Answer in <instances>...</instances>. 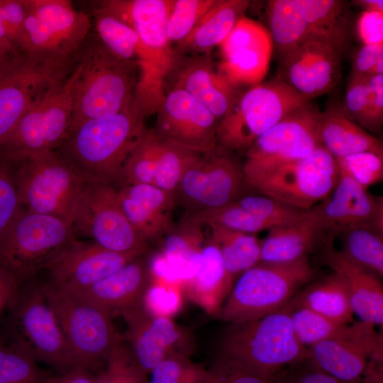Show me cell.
I'll use <instances>...</instances> for the list:
<instances>
[{"mask_svg": "<svg viewBox=\"0 0 383 383\" xmlns=\"http://www.w3.org/2000/svg\"><path fill=\"white\" fill-rule=\"evenodd\" d=\"M0 9L9 41L18 53H22L28 13L25 0H0Z\"/></svg>", "mask_w": 383, "mask_h": 383, "instance_id": "obj_52", "label": "cell"}, {"mask_svg": "<svg viewBox=\"0 0 383 383\" xmlns=\"http://www.w3.org/2000/svg\"><path fill=\"white\" fill-rule=\"evenodd\" d=\"M251 190L243 164L232 153L216 150L201 154L184 171L175 191L176 203L188 213L218 209L238 200Z\"/></svg>", "mask_w": 383, "mask_h": 383, "instance_id": "obj_14", "label": "cell"}, {"mask_svg": "<svg viewBox=\"0 0 383 383\" xmlns=\"http://www.w3.org/2000/svg\"><path fill=\"white\" fill-rule=\"evenodd\" d=\"M235 202L273 228L296 223L305 211L260 194H248Z\"/></svg>", "mask_w": 383, "mask_h": 383, "instance_id": "obj_46", "label": "cell"}, {"mask_svg": "<svg viewBox=\"0 0 383 383\" xmlns=\"http://www.w3.org/2000/svg\"><path fill=\"white\" fill-rule=\"evenodd\" d=\"M233 284L218 247L209 240L201 247L195 274L183 287L184 294L207 313L217 316Z\"/></svg>", "mask_w": 383, "mask_h": 383, "instance_id": "obj_30", "label": "cell"}, {"mask_svg": "<svg viewBox=\"0 0 383 383\" xmlns=\"http://www.w3.org/2000/svg\"><path fill=\"white\" fill-rule=\"evenodd\" d=\"M341 57L326 43L307 40L279 57L277 77L309 101L337 85Z\"/></svg>", "mask_w": 383, "mask_h": 383, "instance_id": "obj_21", "label": "cell"}, {"mask_svg": "<svg viewBox=\"0 0 383 383\" xmlns=\"http://www.w3.org/2000/svg\"><path fill=\"white\" fill-rule=\"evenodd\" d=\"M261 242L262 262H287L308 257L318 245L328 243L315 206L295 223L269 230Z\"/></svg>", "mask_w": 383, "mask_h": 383, "instance_id": "obj_28", "label": "cell"}, {"mask_svg": "<svg viewBox=\"0 0 383 383\" xmlns=\"http://www.w3.org/2000/svg\"><path fill=\"white\" fill-rule=\"evenodd\" d=\"M149 374L147 383H210L209 368L183 355L167 357Z\"/></svg>", "mask_w": 383, "mask_h": 383, "instance_id": "obj_45", "label": "cell"}, {"mask_svg": "<svg viewBox=\"0 0 383 383\" xmlns=\"http://www.w3.org/2000/svg\"><path fill=\"white\" fill-rule=\"evenodd\" d=\"M117 192L123 213L148 245L160 241L174 226V193L152 184L123 185Z\"/></svg>", "mask_w": 383, "mask_h": 383, "instance_id": "obj_24", "label": "cell"}, {"mask_svg": "<svg viewBox=\"0 0 383 383\" xmlns=\"http://www.w3.org/2000/svg\"><path fill=\"white\" fill-rule=\"evenodd\" d=\"M92 371L80 365H75L57 375H46L40 383H93Z\"/></svg>", "mask_w": 383, "mask_h": 383, "instance_id": "obj_59", "label": "cell"}, {"mask_svg": "<svg viewBox=\"0 0 383 383\" xmlns=\"http://www.w3.org/2000/svg\"><path fill=\"white\" fill-rule=\"evenodd\" d=\"M172 1L107 0L97 4L133 29L140 38L132 106L145 119L159 111L167 93V81L181 59L167 35Z\"/></svg>", "mask_w": 383, "mask_h": 383, "instance_id": "obj_1", "label": "cell"}, {"mask_svg": "<svg viewBox=\"0 0 383 383\" xmlns=\"http://www.w3.org/2000/svg\"><path fill=\"white\" fill-rule=\"evenodd\" d=\"M24 34L23 53L43 60L71 65L74 57L67 53L45 25L29 12L25 19Z\"/></svg>", "mask_w": 383, "mask_h": 383, "instance_id": "obj_42", "label": "cell"}, {"mask_svg": "<svg viewBox=\"0 0 383 383\" xmlns=\"http://www.w3.org/2000/svg\"><path fill=\"white\" fill-rule=\"evenodd\" d=\"M72 231L92 239L109 250L146 255L149 245L135 231L120 205L117 189L110 184L87 182L72 221Z\"/></svg>", "mask_w": 383, "mask_h": 383, "instance_id": "obj_13", "label": "cell"}, {"mask_svg": "<svg viewBox=\"0 0 383 383\" xmlns=\"http://www.w3.org/2000/svg\"><path fill=\"white\" fill-rule=\"evenodd\" d=\"M148 379L123 339L112 350L93 383H147Z\"/></svg>", "mask_w": 383, "mask_h": 383, "instance_id": "obj_44", "label": "cell"}, {"mask_svg": "<svg viewBox=\"0 0 383 383\" xmlns=\"http://www.w3.org/2000/svg\"><path fill=\"white\" fill-rule=\"evenodd\" d=\"M367 104L364 129L373 135L383 123V74L366 76Z\"/></svg>", "mask_w": 383, "mask_h": 383, "instance_id": "obj_53", "label": "cell"}, {"mask_svg": "<svg viewBox=\"0 0 383 383\" xmlns=\"http://www.w3.org/2000/svg\"><path fill=\"white\" fill-rule=\"evenodd\" d=\"M249 5L248 0H216L189 34L177 43L178 50L198 55L220 45Z\"/></svg>", "mask_w": 383, "mask_h": 383, "instance_id": "obj_34", "label": "cell"}, {"mask_svg": "<svg viewBox=\"0 0 383 383\" xmlns=\"http://www.w3.org/2000/svg\"><path fill=\"white\" fill-rule=\"evenodd\" d=\"M356 30L362 45L383 43V13L363 11L357 21Z\"/></svg>", "mask_w": 383, "mask_h": 383, "instance_id": "obj_55", "label": "cell"}, {"mask_svg": "<svg viewBox=\"0 0 383 383\" xmlns=\"http://www.w3.org/2000/svg\"><path fill=\"white\" fill-rule=\"evenodd\" d=\"M315 207L330 243L340 233L355 228L368 227L383 233L382 197L372 195L340 170L333 191Z\"/></svg>", "mask_w": 383, "mask_h": 383, "instance_id": "obj_22", "label": "cell"}, {"mask_svg": "<svg viewBox=\"0 0 383 383\" xmlns=\"http://www.w3.org/2000/svg\"><path fill=\"white\" fill-rule=\"evenodd\" d=\"M266 13L269 33L279 57L300 43L314 39L296 0L267 1Z\"/></svg>", "mask_w": 383, "mask_h": 383, "instance_id": "obj_36", "label": "cell"}, {"mask_svg": "<svg viewBox=\"0 0 383 383\" xmlns=\"http://www.w3.org/2000/svg\"><path fill=\"white\" fill-rule=\"evenodd\" d=\"M209 371L210 383H282V372L274 377H265L218 358Z\"/></svg>", "mask_w": 383, "mask_h": 383, "instance_id": "obj_51", "label": "cell"}, {"mask_svg": "<svg viewBox=\"0 0 383 383\" xmlns=\"http://www.w3.org/2000/svg\"><path fill=\"white\" fill-rule=\"evenodd\" d=\"M21 286L11 273L0 267V318L16 300Z\"/></svg>", "mask_w": 383, "mask_h": 383, "instance_id": "obj_57", "label": "cell"}, {"mask_svg": "<svg viewBox=\"0 0 383 383\" xmlns=\"http://www.w3.org/2000/svg\"><path fill=\"white\" fill-rule=\"evenodd\" d=\"M320 112L309 102L260 135L247 149L243 163L245 179L311 153L321 145L316 134Z\"/></svg>", "mask_w": 383, "mask_h": 383, "instance_id": "obj_16", "label": "cell"}, {"mask_svg": "<svg viewBox=\"0 0 383 383\" xmlns=\"http://www.w3.org/2000/svg\"><path fill=\"white\" fill-rule=\"evenodd\" d=\"M180 87L208 109L219 121L231 109L239 92L217 70L208 55L180 59L171 77Z\"/></svg>", "mask_w": 383, "mask_h": 383, "instance_id": "obj_26", "label": "cell"}, {"mask_svg": "<svg viewBox=\"0 0 383 383\" xmlns=\"http://www.w3.org/2000/svg\"><path fill=\"white\" fill-rule=\"evenodd\" d=\"M145 255L130 261L89 287L73 292L111 318L141 306L143 295L152 279Z\"/></svg>", "mask_w": 383, "mask_h": 383, "instance_id": "obj_25", "label": "cell"}, {"mask_svg": "<svg viewBox=\"0 0 383 383\" xmlns=\"http://www.w3.org/2000/svg\"><path fill=\"white\" fill-rule=\"evenodd\" d=\"M142 255L109 250L94 241L74 236L47 263L44 270L55 285L78 292L93 285Z\"/></svg>", "mask_w": 383, "mask_h": 383, "instance_id": "obj_20", "label": "cell"}, {"mask_svg": "<svg viewBox=\"0 0 383 383\" xmlns=\"http://www.w3.org/2000/svg\"><path fill=\"white\" fill-rule=\"evenodd\" d=\"M383 74V58L379 59L372 67L369 75ZM368 76V75H367Z\"/></svg>", "mask_w": 383, "mask_h": 383, "instance_id": "obj_63", "label": "cell"}, {"mask_svg": "<svg viewBox=\"0 0 383 383\" xmlns=\"http://www.w3.org/2000/svg\"><path fill=\"white\" fill-rule=\"evenodd\" d=\"M336 160L340 171L366 189L383 179L382 155L361 152L337 158Z\"/></svg>", "mask_w": 383, "mask_h": 383, "instance_id": "obj_49", "label": "cell"}, {"mask_svg": "<svg viewBox=\"0 0 383 383\" xmlns=\"http://www.w3.org/2000/svg\"><path fill=\"white\" fill-rule=\"evenodd\" d=\"M307 357L308 348L296 339L289 314L279 310L231 323L220 341L217 358L270 377Z\"/></svg>", "mask_w": 383, "mask_h": 383, "instance_id": "obj_3", "label": "cell"}, {"mask_svg": "<svg viewBox=\"0 0 383 383\" xmlns=\"http://www.w3.org/2000/svg\"><path fill=\"white\" fill-rule=\"evenodd\" d=\"M156 115L153 129L162 138L201 154L216 150L218 121L180 87L166 93Z\"/></svg>", "mask_w": 383, "mask_h": 383, "instance_id": "obj_18", "label": "cell"}, {"mask_svg": "<svg viewBox=\"0 0 383 383\" xmlns=\"http://www.w3.org/2000/svg\"><path fill=\"white\" fill-rule=\"evenodd\" d=\"M199 155L162 138L152 185L175 194L186 167Z\"/></svg>", "mask_w": 383, "mask_h": 383, "instance_id": "obj_41", "label": "cell"}, {"mask_svg": "<svg viewBox=\"0 0 383 383\" xmlns=\"http://www.w3.org/2000/svg\"><path fill=\"white\" fill-rule=\"evenodd\" d=\"M144 121L131 103L117 113L79 125L57 151L87 182L115 187L147 129Z\"/></svg>", "mask_w": 383, "mask_h": 383, "instance_id": "obj_2", "label": "cell"}, {"mask_svg": "<svg viewBox=\"0 0 383 383\" xmlns=\"http://www.w3.org/2000/svg\"><path fill=\"white\" fill-rule=\"evenodd\" d=\"M298 308L344 324H349L354 314L345 283L335 272L301 289L280 310L288 313Z\"/></svg>", "mask_w": 383, "mask_h": 383, "instance_id": "obj_32", "label": "cell"}, {"mask_svg": "<svg viewBox=\"0 0 383 383\" xmlns=\"http://www.w3.org/2000/svg\"><path fill=\"white\" fill-rule=\"evenodd\" d=\"M216 0H173L167 21L169 40L177 43L187 37Z\"/></svg>", "mask_w": 383, "mask_h": 383, "instance_id": "obj_47", "label": "cell"}, {"mask_svg": "<svg viewBox=\"0 0 383 383\" xmlns=\"http://www.w3.org/2000/svg\"><path fill=\"white\" fill-rule=\"evenodd\" d=\"M367 104L366 77H350L343 107L347 114L364 128Z\"/></svg>", "mask_w": 383, "mask_h": 383, "instance_id": "obj_54", "label": "cell"}, {"mask_svg": "<svg viewBox=\"0 0 383 383\" xmlns=\"http://www.w3.org/2000/svg\"><path fill=\"white\" fill-rule=\"evenodd\" d=\"M339 177L336 159L320 145L304 157L271 167L245 182L258 194L306 211L331 194Z\"/></svg>", "mask_w": 383, "mask_h": 383, "instance_id": "obj_11", "label": "cell"}, {"mask_svg": "<svg viewBox=\"0 0 383 383\" xmlns=\"http://www.w3.org/2000/svg\"><path fill=\"white\" fill-rule=\"evenodd\" d=\"M288 313L296 339L307 348L327 339L359 336L375 326L364 321L353 325L341 323L305 308L295 309Z\"/></svg>", "mask_w": 383, "mask_h": 383, "instance_id": "obj_37", "label": "cell"}, {"mask_svg": "<svg viewBox=\"0 0 383 383\" xmlns=\"http://www.w3.org/2000/svg\"><path fill=\"white\" fill-rule=\"evenodd\" d=\"M323 262L338 274L347 287L354 313L374 326L383 323V287L380 277L348 258L333 243L323 246Z\"/></svg>", "mask_w": 383, "mask_h": 383, "instance_id": "obj_27", "label": "cell"}, {"mask_svg": "<svg viewBox=\"0 0 383 383\" xmlns=\"http://www.w3.org/2000/svg\"><path fill=\"white\" fill-rule=\"evenodd\" d=\"M383 58V43L362 45L353 57L350 77H366L374 65Z\"/></svg>", "mask_w": 383, "mask_h": 383, "instance_id": "obj_56", "label": "cell"}, {"mask_svg": "<svg viewBox=\"0 0 383 383\" xmlns=\"http://www.w3.org/2000/svg\"><path fill=\"white\" fill-rule=\"evenodd\" d=\"M3 342H4V341H3L2 338H1V337L0 336V345H1Z\"/></svg>", "mask_w": 383, "mask_h": 383, "instance_id": "obj_64", "label": "cell"}, {"mask_svg": "<svg viewBox=\"0 0 383 383\" xmlns=\"http://www.w3.org/2000/svg\"><path fill=\"white\" fill-rule=\"evenodd\" d=\"M161 142L162 137L153 128L146 129L124 164L120 187L152 184Z\"/></svg>", "mask_w": 383, "mask_h": 383, "instance_id": "obj_40", "label": "cell"}, {"mask_svg": "<svg viewBox=\"0 0 383 383\" xmlns=\"http://www.w3.org/2000/svg\"><path fill=\"white\" fill-rule=\"evenodd\" d=\"M0 336L4 343L14 345L59 374L76 365L41 282L33 279L21 284L2 320Z\"/></svg>", "mask_w": 383, "mask_h": 383, "instance_id": "obj_5", "label": "cell"}, {"mask_svg": "<svg viewBox=\"0 0 383 383\" xmlns=\"http://www.w3.org/2000/svg\"><path fill=\"white\" fill-rule=\"evenodd\" d=\"M282 382L283 383H348L318 370L311 364L306 370L299 371L291 375L284 374L283 372Z\"/></svg>", "mask_w": 383, "mask_h": 383, "instance_id": "obj_58", "label": "cell"}, {"mask_svg": "<svg viewBox=\"0 0 383 383\" xmlns=\"http://www.w3.org/2000/svg\"><path fill=\"white\" fill-rule=\"evenodd\" d=\"M201 225L209 231V240L218 247L226 272L233 282L260 262L261 242L255 234L216 224Z\"/></svg>", "mask_w": 383, "mask_h": 383, "instance_id": "obj_35", "label": "cell"}, {"mask_svg": "<svg viewBox=\"0 0 383 383\" xmlns=\"http://www.w3.org/2000/svg\"><path fill=\"white\" fill-rule=\"evenodd\" d=\"M72 80L70 72L28 109L0 148L4 160L16 165L32 155L55 151L61 146L72 124Z\"/></svg>", "mask_w": 383, "mask_h": 383, "instance_id": "obj_10", "label": "cell"}, {"mask_svg": "<svg viewBox=\"0 0 383 383\" xmlns=\"http://www.w3.org/2000/svg\"><path fill=\"white\" fill-rule=\"evenodd\" d=\"M341 251L350 260L383 276V233L368 227L349 229L339 235Z\"/></svg>", "mask_w": 383, "mask_h": 383, "instance_id": "obj_39", "label": "cell"}, {"mask_svg": "<svg viewBox=\"0 0 383 383\" xmlns=\"http://www.w3.org/2000/svg\"><path fill=\"white\" fill-rule=\"evenodd\" d=\"M92 10L99 41L115 57L137 65L140 45L138 34L98 6Z\"/></svg>", "mask_w": 383, "mask_h": 383, "instance_id": "obj_38", "label": "cell"}, {"mask_svg": "<svg viewBox=\"0 0 383 383\" xmlns=\"http://www.w3.org/2000/svg\"><path fill=\"white\" fill-rule=\"evenodd\" d=\"M316 274L308 257L287 262H260L238 278L217 317L231 323L277 311Z\"/></svg>", "mask_w": 383, "mask_h": 383, "instance_id": "obj_6", "label": "cell"}, {"mask_svg": "<svg viewBox=\"0 0 383 383\" xmlns=\"http://www.w3.org/2000/svg\"><path fill=\"white\" fill-rule=\"evenodd\" d=\"M183 294L179 285L151 279L143 295L142 307L151 316L172 318L182 309Z\"/></svg>", "mask_w": 383, "mask_h": 383, "instance_id": "obj_48", "label": "cell"}, {"mask_svg": "<svg viewBox=\"0 0 383 383\" xmlns=\"http://www.w3.org/2000/svg\"><path fill=\"white\" fill-rule=\"evenodd\" d=\"M0 40L5 42L8 45H11L13 48V47L11 45V43L9 41V36H8V34H7V32H6V28H5L4 22V20H3L1 9H0Z\"/></svg>", "mask_w": 383, "mask_h": 383, "instance_id": "obj_62", "label": "cell"}, {"mask_svg": "<svg viewBox=\"0 0 383 383\" xmlns=\"http://www.w3.org/2000/svg\"><path fill=\"white\" fill-rule=\"evenodd\" d=\"M48 374L30 355L14 345H0V383H40Z\"/></svg>", "mask_w": 383, "mask_h": 383, "instance_id": "obj_43", "label": "cell"}, {"mask_svg": "<svg viewBox=\"0 0 383 383\" xmlns=\"http://www.w3.org/2000/svg\"><path fill=\"white\" fill-rule=\"evenodd\" d=\"M351 4L360 7L363 11L383 13L382 0H355L351 1Z\"/></svg>", "mask_w": 383, "mask_h": 383, "instance_id": "obj_60", "label": "cell"}, {"mask_svg": "<svg viewBox=\"0 0 383 383\" xmlns=\"http://www.w3.org/2000/svg\"><path fill=\"white\" fill-rule=\"evenodd\" d=\"M80 52L71 72L70 133L85 121L113 115L128 107L138 78L135 64L115 57L98 39Z\"/></svg>", "mask_w": 383, "mask_h": 383, "instance_id": "obj_4", "label": "cell"}, {"mask_svg": "<svg viewBox=\"0 0 383 383\" xmlns=\"http://www.w3.org/2000/svg\"><path fill=\"white\" fill-rule=\"evenodd\" d=\"M72 237L69 223L23 208L0 240V267L21 285L44 270Z\"/></svg>", "mask_w": 383, "mask_h": 383, "instance_id": "obj_12", "label": "cell"}, {"mask_svg": "<svg viewBox=\"0 0 383 383\" xmlns=\"http://www.w3.org/2000/svg\"><path fill=\"white\" fill-rule=\"evenodd\" d=\"M317 138L335 159L361 152L383 156L382 142L355 123L343 105L331 104L320 112Z\"/></svg>", "mask_w": 383, "mask_h": 383, "instance_id": "obj_29", "label": "cell"}, {"mask_svg": "<svg viewBox=\"0 0 383 383\" xmlns=\"http://www.w3.org/2000/svg\"><path fill=\"white\" fill-rule=\"evenodd\" d=\"M219 46L221 61L216 68L232 85L238 88L262 83L274 48L263 25L244 16Z\"/></svg>", "mask_w": 383, "mask_h": 383, "instance_id": "obj_19", "label": "cell"}, {"mask_svg": "<svg viewBox=\"0 0 383 383\" xmlns=\"http://www.w3.org/2000/svg\"><path fill=\"white\" fill-rule=\"evenodd\" d=\"M70 67L19 53L1 68L0 148L33 102L67 77Z\"/></svg>", "mask_w": 383, "mask_h": 383, "instance_id": "obj_15", "label": "cell"}, {"mask_svg": "<svg viewBox=\"0 0 383 383\" xmlns=\"http://www.w3.org/2000/svg\"><path fill=\"white\" fill-rule=\"evenodd\" d=\"M41 286L76 365L91 371L101 370L112 350L123 339L116 331L112 318L78 294L50 280L41 282Z\"/></svg>", "mask_w": 383, "mask_h": 383, "instance_id": "obj_8", "label": "cell"}, {"mask_svg": "<svg viewBox=\"0 0 383 383\" xmlns=\"http://www.w3.org/2000/svg\"><path fill=\"white\" fill-rule=\"evenodd\" d=\"M13 168L0 155V240L23 209L13 179Z\"/></svg>", "mask_w": 383, "mask_h": 383, "instance_id": "obj_50", "label": "cell"}, {"mask_svg": "<svg viewBox=\"0 0 383 383\" xmlns=\"http://www.w3.org/2000/svg\"><path fill=\"white\" fill-rule=\"evenodd\" d=\"M296 1L313 38L326 43L342 56L350 40L349 2L343 0Z\"/></svg>", "mask_w": 383, "mask_h": 383, "instance_id": "obj_31", "label": "cell"}, {"mask_svg": "<svg viewBox=\"0 0 383 383\" xmlns=\"http://www.w3.org/2000/svg\"><path fill=\"white\" fill-rule=\"evenodd\" d=\"M19 54L11 45L0 40V70L11 58Z\"/></svg>", "mask_w": 383, "mask_h": 383, "instance_id": "obj_61", "label": "cell"}, {"mask_svg": "<svg viewBox=\"0 0 383 383\" xmlns=\"http://www.w3.org/2000/svg\"><path fill=\"white\" fill-rule=\"evenodd\" d=\"M27 11L38 18L72 57L77 55L91 26L89 16L67 0H25Z\"/></svg>", "mask_w": 383, "mask_h": 383, "instance_id": "obj_33", "label": "cell"}, {"mask_svg": "<svg viewBox=\"0 0 383 383\" xmlns=\"http://www.w3.org/2000/svg\"><path fill=\"white\" fill-rule=\"evenodd\" d=\"M374 329L353 338H332L308 348L307 361L348 383H360L368 358L382 359V345Z\"/></svg>", "mask_w": 383, "mask_h": 383, "instance_id": "obj_23", "label": "cell"}, {"mask_svg": "<svg viewBox=\"0 0 383 383\" xmlns=\"http://www.w3.org/2000/svg\"><path fill=\"white\" fill-rule=\"evenodd\" d=\"M121 316L127 326V344L137 364L148 375L169 357H190L192 354L194 340L192 333L172 318L151 316L142 305Z\"/></svg>", "mask_w": 383, "mask_h": 383, "instance_id": "obj_17", "label": "cell"}, {"mask_svg": "<svg viewBox=\"0 0 383 383\" xmlns=\"http://www.w3.org/2000/svg\"><path fill=\"white\" fill-rule=\"evenodd\" d=\"M309 101L279 78L250 87L238 94L218 123L217 150H247L260 135Z\"/></svg>", "mask_w": 383, "mask_h": 383, "instance_id": "obj_7", "label": "cell"}, {"mask_svg": "<svg viewBox=\"0 0 383 383\" xmlns=\"http://www.w3.org/2000/svg\"><path fill=\"white\" fill-rule=\"evenodd\" d=\"M13 179L26 210L72 225L87 181L57 150L32 155L14 165Z\"/></svg>", "mask_w": 383, "mask_h": 383, "instance_id": "obj_9", "label": "cell"}]
</instances>
